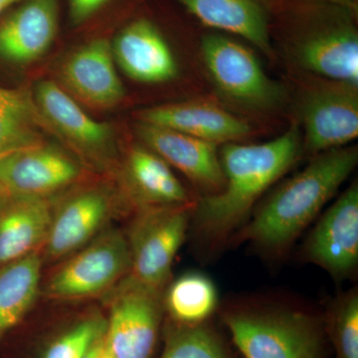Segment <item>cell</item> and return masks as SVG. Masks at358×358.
Returning <instances> with one entry per match:
<instances>
[{
	"label": "cell",
	"mask_w": 358,
	"mask_h": 358,
	"mask_svg": "<svg viewBox=\"0 0 358 358\" xmlns=\"http://www.w3.org/2000/svg\"><path fill=\"white\" fill-rule=\"evenodd\" d=\"M300 124L264 143H226L221 150L225 185L195 203V225L210 241L225 239L240 226L268 188L288 173L303 154Z\"/></svg>",
	"instance_id": "1"
},
{
	"label": "cell",
	"mask_w": 358,
	"mask_h": 358,
	"mask_svg": "<svg viewBox=\"0 0 358 358\" xmlns=\"http://www.w3.org/2000/svg\"><path fill=\"white\" fill-rule=\"evenodd\" d=\"M357 162L355 147L334 148L313 155L305 169L268 195L236 239L251 242L270 253H282L338 193Z\"/></svg>",
	"instance_id": "2"
},
{
	"label": "cell",
	"mask_w": 358,
	"mask_h": 358,
	"mask_svg": "<svg viewBox=\"0 0 358 358\" xmlns=\"http://www.w3.org/2000/svg\"><path fill=\"white\" fill-rule=\"evenodd\" d=\"M281 11L282 46L300 69L358 86V31L355 11L320 2L294 0Z\"/></svg>",
	"instance_id": "3"
},
{
	"label": "cell",
	"mask_w": 358,
	"mask_h": 358,
	"mask_svg": "<svg viewBox=\"0 0 358 358\" xmlns=\"http://www.w3.org/2000/svg\"><path fill=\"white\" fill-rule=\"evenodd\" d=\"M222 322L244 358H324V322L303 310L241 306Z\"/></svg>",
	"instance_id": "4"
},
{
	"label": "cell",
	"mask_w": 358,
	"mask_h": 358,
	"mask_svg": "<svg viewBox=\"0 0 358 358\" xmlns=\"http://www.w3.org/2000/svg\"><path fill=\"white\" fill-rule=\"evenodd\" d=\"M194 206L145 207L136 211L124 233L131 256L127 275L148 288L164 291L174 259L185 242Z\"/></svg>",
	"instance_id": "5"
},
{
	"label": "cell",
	"mask_w": 358,
	"mask_h": 358,
	"mask_svg": "<svg viewBox=\"0 0 358 358\" xmlns=\"http://www.w3.org/2000/svg\"><path fill=\"white\" fill-rule=\"evenodd\" d=\"M201 55L212 81L228 100L256 110H273L284 103V88L267 76L246 45L211 33L202 37Z\"/></svg>",
	"instance_id": "6"
},
{
	"label": "cell",
	"mask_w": 358,
	"mask_h": 358,
	"mask_svg": "<svg viewBox=\"0 0 358 358\" xmlns=\"http://www.w3.org/2000/svg\"><path fill=\"white\" fill-rule=\"evenodd\" d=\"M131 256L126 234L103 230L73 253L52 274L44 293L55 300H78L103 293L129 274Z\"/></svg>",
	"instance_id": "7"
},
{
	"label": "cell",
	"mask_w": 358,
	"mask_h": 358,
	"mask_svg": "<svg viewBox=\"0 0 358 358\" xmlns=\"http://www.w3.org/2000/svg\"><path fill=\"white\" fill-rule=\"evenodd\" d=\"M103 334L115 358H152L164 313L162 292L126 275L115 285Z\"/></svg>",
	"instance_id": "8"
},
{
	"label": "cell",
	"mask_w": 358,
	"mask_h": 358,
	"mask_svg": "<svg viewBox=\"0 0 358 358\" xmlns=\"http://www.w3.org/2000/svg\"><path fill=\"white\" fill-rule=\"evenodd\" d=\"M300 115L308 154L346 147L358 136V86L320 80L303 91Z\"/></svg>",
	"instance_id": "9"
},
{
	"label": "cell",
	"mask_w": 358,
	"mask_h": 358,
	"mask_svg": "<svg viewBox=\"0 0 358 358\" xmlns=\"http://www.w3.org/2000/svg\"><path fill=\"white\" fill-rule=\"evenodd\" d=\"M33 96L52 134L91 166L109 169L117 155L112 126L90 117L69 93L51 80L39 82Z\"/></svg>",
	"instance_id": "10"
},
{
	"label": "cell",
	"mask_w": 358,
	"mask_h": 358,
	"mask_svg": "<svg viewBox=\"0 0 358 358\" xmlns=\"http://www.w3.org/2000/svg\"><path fill=\"white\" fill-rule=\"evenodd\" d=\"M81 173L79 160L46 141L0 157V185L10 196L51 199L76 182Z\"/></svg>",
	"instance_id": "11"
},
{
	"label": "cell",
	"mask_w": 358,
	"mask_h": 358,
	"mask_svg": "<svg viewBox=\"0 0 358 358\" xmlns=\"http://www.w3.org/2000/svg\"><path fill=\"white\" fill-rule=\"evenodd\" d=\"M301 255L338 279L355 273L358 265L357 182L341 193L320 218Z\"/></svg>",
	"instance_id": "12"
},
{
	"label": "cell",
	"mask_w": 358,
	"mask_h": 358,
	"mask_svg": "<svg viewBox=\"0 0 358 358\" xmlns=\"http://www.w3.org/2000/svg\"><path fill=\"white\" fill-rule=\"evenodd\" d=\"M114 205V193L107 186H91L70 195L54 208L42 259L59 260L90 243L105 230Z\"/></svg>",
	"instance_id": "13"
},
{
	"label": "cell",
	"mask_w": 358,
	"mask_h": 358,
	"mask_svg": "<svg viewBox=\"0 0 358 358\" xmlns=\"http://www.w3.org/2000/svg\"><path fill=\"white\" fill-rule=\"evenodd\" d=\"M59 81L71 96L88 107L108 110L126 96L109 40L96 38L76 49L58 71Z\"/></svg>",
	"instance_id": "14"
},
{
	"label": "cell",
	"mask_w": 358,
	"mask_h": 358,
	"mask_svg": "<svg viewBox=\"0 0 358 358\" xmlns=\"http://www.w3.org/2000/svg\"><path fill=\"white\" fill-rule=\"evenodd\" d=\"M136 133L145 148L187 176L205 190V195L215 194L223 189L225 178L218 145L141 122L136 124Z\"/></svg>",
	"instance_id": "15"
},
{
	"label": "cell",
	"mask_w": 358,
	"mask_h": 358,
	"mask_svg": "<svg viewBox=\"0 0 358 358\" xmlns=\"http://www.w3.org/2000/svg\"><path fill=\"white\" fill-rule=\"evenodd\" d=\"M110 44L115 64L134 81L160 84L178 77L176 56L152 21L145 18L133 21Z\"/></svg>",
	"instance_id": "16"
},
{
	"label": "cell",
	"mask_w": 358,
	"mask_h": 358,
	"mask_svg": "<svg viewBox=\"0 0 358 358\" xmlns=\"http://www.w3.org/2000/svg\"><path fill=\"white\" fill-rule=\"evenodd\" d=\"M138 122L173 129L216 145L242 141L251 133L248 122L205 101L155 106L138 112Z\"/></svg>",
	"instance_id": "17"
},
{
	"label": "cell",
	"mask_w": 358,
	"mask_h": 358,
	"mask_svg": "<svg viewBox=\"0 0 358 358\" xmlns=\"http://www.w3.org/2000/svg\"><path fill=\"white\" fill-rule=\"evenodd\" d=\"M59 26V0H26L0 21V59L26 65L51 48Z\"/></svg>",
	"instance_id": "18"
},
{
	"label": "cell",
	"mask_w": 358,
	"mask_h": 358,
	"mask_svg": "<svg viewBox=\"0 0 358 358\" xmlns=\"http://www.w3.org/2000/svg\"><path fill=\"white\" fill-rule=\"evenodd\" d=\"M121 178L124 194L136 210L194 204L169 164L145 145H134L129 150Z\"/></svg>",
	"instance_id": "19"
},
{
	"label": "cell",
	"mask_w": 358,
	"mask_h": 358,
	"mask_svg": "<svg viewBox=\"0 0 358 358\" xmlns=\"http://www.w3.org/2000/svg\"><path fill=\"white\" fill-rule=\"evenodd\" d=\"M50 199L9 196L0 206V266L43 248L53 217Z\"/></svg>",
	"instance_id": "20"
},
{
	"label": "cell",
	"mask_w": 358,
	"mask_h": 358,
	"mask_svg": "<svg viewBox=\"0 0 358 358\" xmlns=\"http://www.w3.org/2000/svg\"><path fill=\"white\" fill-rule=\"evenodd\" d=\"M212 29L241 37L272 56L270 22L257 0H176Z\"/></svg>",
	"instance_id": "21"
},
{
	"label": "cell",
	"mask_w": 358,
	"mask_h": 358,
	"mask_svg": "<svg viewBox=\"0 0 358 358\" xmlns=\"http://www.w3.org/2000/svg\"><path fill=\"white\" fill-rule=\"evenodd\" d=\"M42 266L41 250L0 266V348L37 301Z\"/></svg>",
	"instance_id": "22"
},
{
	"label": "cell",
	"mask_w": 358,
	"mask_h": 358,
	"mask_svg": "<svg viewBox=\"0 0 358 358\" xmlns=\"http://www.w3.org/2000/svg\"><path fill=\"white\" fill-rule=\"evenodd\" d=\"M47 133L51 129L31 92L0 86V157L45 143Z\"/></svg>",
	"instance_id": "23"
},
{
	"label": "cell",
	"mask_w": 358,
	"mask_h": 358,
	"mask_svg": "<svg viewBox=\"0 0 358 358\" xmlns=\"http://www.w3.org/2000/svg\"><path fill=\"white\" fill-rule=\"evenodd\" d=\"M217 303L218 294L213 282L197 273L176 280L164 299L169 320L183 326L204 324L215 312Z\"/></svg>",
	"instance_id": "24"
},
{
	"label": "cell",
	"mask_w": 358,
	"mask_h": 358,
	"mask_svg": "<svg viewBox=\"0 0 358 358\" xmlns=\"http://www.w3.org/2000/svg\"><path fill=\"white\" fill-rule=\"evenodd\" d=\"M160 358H233L223 339L206 322L183 326L169 320Z\"/></svg>",
	"instance_id": "25"
},
{
	"label": "cell",
	"mask_w": 358,
	"mask_h": 358,
	"mask_svg": "<svg viewBox=\"0 0 358 358\" xmlns=\"http://www.w3.org/2000/svg\"><path fill=\"white\" fill-rule=\"evenodd\" d=\"M324 333L333 345L336 358H358V292L339 296L327 312Z\"/></svg>",
	"instance_id": "26"
},
{
	"label": "cell",
	"mask_w": 358,
	"mask_h": 358,
	"mask_svg": "<svg viewBox=\"0 0 358 358\" xmlns=\"http://www.w3.org/2000/svg\"><path fill=\"white\" fill-rule=\"evenodd\" d=\"M105 329L106 319L102 315H90L52 339L41 358H83Z\"/></svg>",
	"instance_id": "27"
},
{
	"label": "cell",
	"mask_w": 358,
	"mask_h": 358,
	"mask_svg": "<svg viewBox=\"0 0 358 358\" xmlns=\"http://www.w3.org/2000/svg\"><path fill=\"white\" fill-rule=\"evenodd\" d=\"M110 0H68L69 17L73 25H81L93 17Z\"/></svg>",
	"instance_id": "28"
},
{
	"label": "cell",
	"mask_w": 358,
	"mask_h": 358,
	"mask_svg": "<svg viewBox=\"0 0 358 358\" xmlns=\"http://www.w3.org/2000/svg\"><path fill=\"white\" fill-rule=\"evenodd\" d=\"M303 1L320 2V3L334 4L352 9L357 13L358 0H303Z\"/></svg>",
	"instance_id": "29"
},
{
	"label": "cell",
	"mask_w": 358,
	"mask_h": 358,
	"mask_svg": "<svg viewBox=\"0 0 358 358\" xmlns=\"http://www.w3.org/2000/svg\"><path fill=\"white\" fill-rule=\"evenodd\" d=\"M103 334L101 336L98 341H96L94 343V345L90 348L88 352H87L86 355H84L83 358H96L98 357L99 350H100L101 345H102V341L103 338Z\"/></svg>",
	"instance_id": "30"
},
{
	"label": "cell",
	"mask_w": 358,
	"mask_h": 358,
	"mask_svg": "<svg viewBox=\"0 0 358 358\" xmlns=\"http://www.w3.org/2000/svg\"><path fill=\"white\" fill-rule=\"evenodd\" d=\"M96 358H115L114 355L110 353L109 348L105 343V339L103 338L102 345H101L100 350H99L98 357Z\"/></svg>",
	"instance_id": "31"
},
{
	"label": "cell",
	"mask_w": 358,
	"mask_h": 358,
	"mask_svg": "<svg viewBox=\"0 0 358 358\" xmlns=\"http://www.w3.org/2000/svg\"><path fill=\"white\" fill-rule=\"evenodd\" d=\"M18 0H0V13L6 10L9 6H13V3L17 2Z\"/></svg>",
	"instance_id": "32"
},
{
	"label": "cell",
	"mask_w": 358,
	"mask_h": 358,
	"mask_svg": "<svg viewBox=\"0 0 358 358\" xmlns=\"http://www.w3.org/2000/svg\"><path fill=\"white\" fill-rule=\"evenodd\" d=\"M9 196H10V195L7 194L6 190H4L3 187L0 185V206L6 201Z\"/></svg>",
	"instance_id": "33"
}]
</instances>
